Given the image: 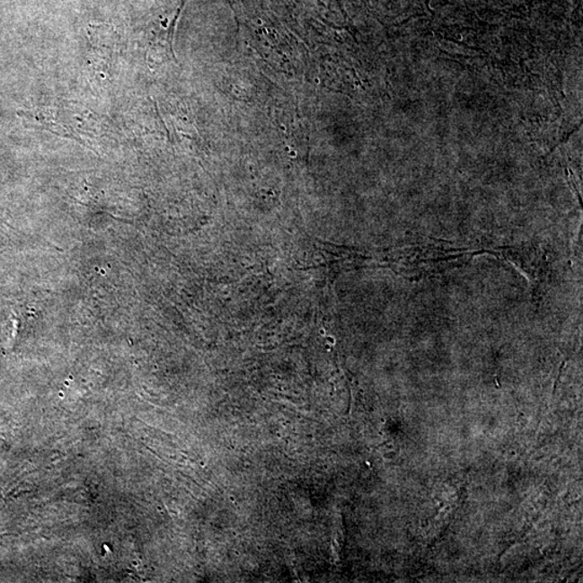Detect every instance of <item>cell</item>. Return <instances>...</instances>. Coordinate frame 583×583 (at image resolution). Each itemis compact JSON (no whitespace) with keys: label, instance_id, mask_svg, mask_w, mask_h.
<instances>
[{"label":"cell","instance_id":"6da1fadb","mask_svg":"<svg viewBox=\"0 0 583 583\" xmlns=\"http://www.w3.org/2000/svg\"><path fill=\"white\" fill-rule=\"evenodd\" d=\"M88 36L93 72L100 77L107 78L117 52L119 34L110 24H91Z\"/></svg>","mask_w":583,"mask_h":583}]
</instances>
